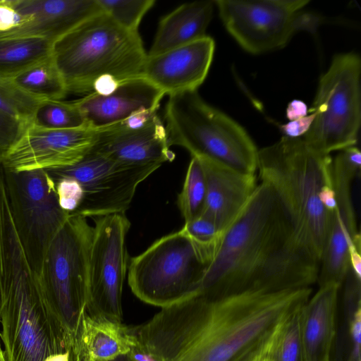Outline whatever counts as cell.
<instances>
[{
    "label": "cell",
    "mask_w": 361,
    "mask_h": 361,
    "mask_svg": "<svg viewBox=\"0 0 361 361\" xmlns=\"http://www.w3.org/2000/svg\"><path fill=\"white\" fill-rule=\"evenodd\" d=\"M311 294V288L224 296L197 292L132 329L154 361H235Z\"/></svg>",
    "instance_id": "1"
},
{
    "label": "cell",
    "mask_w": 361,
    "mask_h": 361,
    "mask_svg": "<svg viewBox=\"0 0 361 361\" xmlns=\"http://www.w3.org/2000/svg\"><path fill=\"white\" fill-rule=\"evenodd\" d=\"M319 271V262L298 241L276 197L260 183L224 231L197 292L224 296L310 288Z\"/></svg>",
    "instance_id": "2"
},
{
    "label": "cell",
    "mask_w": 361,
    "mask_h": 361,
    "mask_svg": "<svg viewBox=\"0 0 361 361\" xmlns=\"http://www.w3.org/2000/svg\"><path fill=\"white\" fill-rule=\"evenodd\" d=\"M0 283L6 361H44L78 342L47 306L8 218L0 220Z\"/></svg>",
    "instance_id": "3"
},
{
    "label": "cell",
    "mask_w": 361,
    "mask_h": 361,
    "mask_svg": "<svg viewBox=\"0 0 361 361\" xmlns=\"http://www.w3.org/2000/svg\"><path fill=\"white\" fill-rule=\"evenodd\" d=\"M332 158L310 147L302 137H282L258 149L261 183L272 191L299 243L320 264L332 214L321 202L332 183Z\"/></svg>",
    "instance_id": "4"
},
{
    "label": "cell",
    "mask_w": 361,
    "mask_h": 361,
    "mask_svg": "<svg viewBox=\"0 0 361 361\" xmlns=\"http://www.w3.org/2000/svg\"><path fill=\"white\" fill-rule=\"evenodd\" d=\"M147 54L138 32L120 26L104 11L54 41L51 58L67 92L90 94L100 79L142 76Z\"/></svg>",
    "instance_id": "5"
},
{
    "label": "cell",
    "mask_w": 361,
    "mask_h": 361,
    "mask_svg": "<svg viewBox=\"0 0 361 361\" xmlns=\"http://www.w3.org/2000/svg\"><path fill=\"white\" fill-rule=\"evenodd\" d=\"M169 146L245 173L257 171L258 149L232 118L205 102L197 90L169 96L164 111Z\"/></svg>",
    "instance_id": "6"
},
{
    "label": "cell",
    "mask_w": 361,
    "mask_h": 361,
    "mask_svg": "<svg viewBox=\"0 0 361 361\" xmlns=\"http://www.w3.org/2000/svg\"><path fill=\"white\" fill-rule=\"evenodd\" d=\"M215 251L191 239L182 229L154 241L128 266V282L141 301L161 308L199 290Z\"/></svg>",
    "instance_id": "7"
},
{
    "label": "cell",
    "mask_w": 361,
    "mask_h": 361,
    "mask_svg": "<svg viewBox=\"0 0 361 361\" xmlns=\"http://www.w3.org/2000/svg\"><path fill=\"white\" fill-rule=\"evenodd\" d=\"M92 235L86 217L70 215L49 243L37 276L47 306L75 335L87 306Z\"/></svg>",
    "instance_id": "8"
},
{
    "label": "cell",
    "mask_w": 361,
    "mask_h": 361,
    "mask_svg": "<svg viewBox=\"0 0 361 361\" xmlns=\"http://www.w3.org/2000/svg\"><path fill=\"white\" fill-rule=\"evenodd\" d=\"M361 61L353 52L335 56L321 77L313 106L314 119L302 137L325 154L355 146L361 122Z\"/></svg>",
    "instance_id": "9"
},
{
    "label": "cell",
    "mask_w": 361,
    "mask_h": 361,
    "mask_svg": "<svg viewBox=\"0 0 361 361\" xmlns=\"http://www.w3.org/2000/svg\"><path fill=\"white\" fill-rule=\"evenodd\" d=\"M214 2L228 33L253 54L280 49L300 31L314 33L322 23L319 16L304 10L308 0Z\"/></svg>",
    "instance_id": "10"
},
{
    "label": "cell",
    "mask_w": 361,
    "mask_h": 361,
    "mask_svg": "<svg viewBox=\"0 0 361 361\" xmlns=\"http://www.w3.org/2000/svg\"><path fill=\"white\" fill-rule=\"evenodd\" d=\"M4 174L18 235L38 276L49 243L70 214L61 207L54 183L44 169H4Z\"/></svg>",
    "instance_id": "11"
},
{
    "label": "cell",
    "mask_w": 361,
    "mask_h": 361,
    "mask_svg": "<svg viewBox=\"0 0 361 361\" xmlns=\"http://www.w3.org/2000/svg\"><path fill=\"white\" fill-rule=\"evenodd\" d=\"M160 166L123 164L91 148L73 164L44 170L51 180H74L82 197L75 215L97 218L125 213L140 183Z\"/></svg>",
    "instance_id": "12"
},
{
    "label": "cell",
    "mask_w": 361,
    "mask_h": 361,
    "mask_svg": "<svg viewBox=\"0 0 361 361\" xmlns=\"http://www.w3.org/2000/svg\"><path fill=\"white\" fill-rule=\"evenodd\" d=\"M130 227L125 213L94 218L85 309L90 315L122 320V292L128 266L126 237Z\"/></svg>",
    "instance_id": "13"
},
{
    "label": "cell",
    "mask_w": 361,
    "mask_h": 361,
    "mask_svg": "<svg viewBox=\"0 0 361 361\" xmlns=\"http://www.w3.org/2000/svg\"><path fill=\"white\" fill-rule=\"evenodd\" d=\"M92 149L126 165L172 161L165 126L157 111H142L111 126L97 129Z\"/></svg>",
    "instance_id": "14"
},
{
    "label": "cell",
    "mask_w": 361,
    "mask_h": 361,
    "mask_svg": "<svg viewBox=\"0 0 361 361\" xmlns=\"http://www.w3.org/2000/svg\"><path fill=\"white\" fill-rule=\"evenodd\" d=\"M96 135V130L88 127L54 130L30 123L0 164L13 171L68 166L91 149Z\"/></svg>",
    "instance_id": "15"
},
{
    "label": "cell",
    "mask_w": 361,
    "mask_h": 361,
    "mask_svg": "<svg viewBox=\"0 0 361 361\" xmlns=\"http://www.w3.org/2000/svg\"><path fill=\"white\" fill-rule=\"evenodd\" d=\"M360 166L340 152L333 159L331 173L336 199L330 228L320 261L319 286L336 282L342 285L349 267L348 247L360 237L353 203L351 186L360 173Z\"/></svg>",
    "instance_id": "16"
},
{
    "label": "cell",
    "mask_w": 361,
    "mask_h": 361,
    "mask_svg": "<svg viewBox=\"0 0 361 361\" xmlns=\"http://www.w3.org/2000/svg\"><path fill=\"white\" fill-rule=\"evenodd\" d=\"M215 44L204 36L166 52L147 56L142 76L169 96L195 91L208 74Z\"/></svg>",
    "instance_id": "17"
},
{
    "label": "cell",
    "mask_w": 361,
    "mask_h": 361,
    "mask_svg": "<svg viewBox=\"0 0 361 361\" xmlns=\"http://www.w3.org/2000/svg\"><path fill=\"white\" fill-rule=\"evenodd\" d=\"M164 94L143 76L121 82L108 94L92 92L74 102L86 126L99 129L142 111H157Z\"/></svg>",
    "instance_id": "18"
},
{
    "label": "cell",
    "mask_w": 361,
    "mask_h": 361,
    "mask_svg": "<svg viewBox=\"0 0 361 361\" xmlns=\"http://www.w3.org/2000/svg\"><path fill=\"white\" fill-rule=\"evenodd\" d=\"M25 19L16 30L0 35H35L51 42L103 10L97 0H11Z\"/></svg>",
    "instance_id": "19"
},
{
    "label": "cell",
    "mask_w": 361,
    "mask_h": 361,
    "mask_svg": "<svg viewBox=\"0 0 361 361\" xmlns=\"http://www.w3.org/2000/svg\"><path fill=\"white\" fill-rule=\"evenodd\" d=\"M198 159L206 180L202 214L224 232L255 192L258 185L256 175L242 173L207 159Z\"/></svg>",
    "instance_id": "20"
},
{
    "label": "cell",
    "mask_w": 361,
    "mask_h": 361,
    "mask_svg": "<svg viewBox=\"0 0 361 361\" xmlns=\"http://www.w3.org/2000/svg\"><path fill=\"white\" fill-rule=\"evenodd\" d=\"M341 286L336 282L319 286L301 308L300 333L305 361L331 360Z\"/></svg>",
    "instance_id": "21"
},
{
    "label": "cell",
    "mask_w": 361,
    "mask_h": 361,
    "mask_svg": "<svg viewBox=\"0 0 361 361\" xmlns=\"http://www.w3.org/2000/svg\"><path fill=\"white\" fill-rule=\"evenodd\" d=\"M76 337L86 361H113L128 354L137 342L132 327L85 311Z\"/></svg>",
    "instance_id": "22"
},
{
    "label": "cell",
    "mask_w": 361,
    "mask_h": 361,
    "mask_svg": "<svg viewBox=\"0 0 361 361\" xmlns=\"http://www.w3.org/2000/svg\"><path fill=\"white\" fill-rule=\"evenodd\" d=\"M214 1L186 3L160 21L147 56H155L206 36L212 18Z\"/></svg>",
    "instance_id": "23"
},
{
    "label": "cell",
    "mask_w": 361,
    "mask_h": 361,
    "mask_svg": "<svg viewBox=\"0 0 361 361\" xmlns=\"http://www.w3.org/2000/svg\"><path fill=\"white\" fill-rule=\"evenodd\" d=\"M51 40L35 35H0V79L12 80L51 56Z\"/></svg>",
    "instance_id": "24"
},
{
    "label": "cell",
    "mask_w": 361,
    "mask_h": 361,
    "mask_svg": "<svg viewBox=\"0 0 361 361\" xmlns=\"http://www.w3.org/2000/svg\"><path fill=\"white\" fill-rule=\"evenodd\" d=\"M12 80L22 90L40 100H61L68 93L51 56Z\"/></svg>",
    "instance_id": "25"
},
{
    "label": "cell",
    "mask_w": 361,
    "mask_h": 361,
    "mask_svg": "<svg viewBox=\"0 0 361 361\" xmlns=\"http://www.w3.org/2000/svg\"><path fill=\"white\" fill-rule=\"evenodd\" d=\"M286 317L273 332L269 345L270 361H305L300 333V310Z\"/></svg>",
    "instance_id": "26"
},
{
    "label": "cell",
    "mask_w": 361,
    "mask_h": 361,
    "mask_svg": "<svg viewBox=\"0 0 361 361\" xmlns=\"http://www.w3.org/2000/svg\"><path fill=\"white\" fill-rule=\"evenodd\" d=\"M31 123L38 127L54 130L87 127L75 102L61 100H42L33 114Z\"/></svg>",
    "instance_id": "27"
},
{
    "label": "cell",
    "mask_w": 361,
    "mask_h": 361,
    "mask_svg": "<svg viewBox=\"0 0 361 361\" xmlns=\"http://www.w3.org/2000/svg\"><path fill=\"white\" fill-rule=\"evenodd\" d=\"M206 197V180L200 159L192 157L177 205L185 222L202 214Z\"/></svg>",
    "instance_id": "28"
},
{
    "label": "cell",
    "mask_w": 361,
    "mask_h": 361,
    "mask_svg": "<svg viewBox=\"0 0 361 361\" xmlns=\"http://www.w3.org/2000/svg\"><path fill=\"white\" fill-rule=\"evenodd\" d=\"M97 1L103 11L117 24L132 32H138L142 18L155 4L154 0Z\"/></svg>",
    "instance_id": "29"
},
{
    "label": "cell",
    "mask_w": 361,
    "mask_h": 361,
    "mask_svg": "<svg viewBox=\"0 0 361 361\" xmlns=\"http://www.w3.org/2000/svg\"><path fill=\"white\" fill-rule=\"evenodd\" d=\"M42 100L26 93L12 80L0 79V111L27 123Z\"/></svg>",
    "instance_id": "30"
},
{
    "label": "cell",
    "mask_w": 361,
    "mask_h": 361,
    "mask_svg": "<svg viewBox=\"0 0 361 361\" xmlns=\"http://www.w3.org/2000/svg\"><path fill=\"white\" fill-rule=\"evenodd\" d=\"M181 229L195 242L215 252L223 234L214 221L202 214L185 221Z\"/></svg>",
    "instance_id": "31"
},
{
    "label": "cell",
    "mask_w": 361,
    "mask_h": 361,
    "mask_svg": "<svg viewBox=\"0 0 361 361\" xmlns=\"http://www.w3.org/2000/svg\"><path fill=\"white\" fill-rule=\"evenodd\" d=\"M28 123L0 111V161L16 145Z\"/></svg>",
    "instance_id": "32"
},
{
    "label": "cell",
    "mask_w": 361,
    "mask_h": 361,
    "mask_svg": "<svg viewBox=\"0 0 361 361\" xmlns=\"http://www.w3.org/2000/svg\"><path fill=\"white\" fill-rule=\"evenodd\" d=\"M25 21V18L14 8L11 0H0V35L16 30Z\"/></svg>",
    "instance_id": "33"
},
{
    "label": "cell",
    "mask_w": 361,
    "mask_h": 361,
    "mask_svg": "<svg viewBox=\"0 0 361 361\" xmlns=\"http://www.w3.org/2000/svg\"><path fill=\"white\" fill-rule=\"evenodd\" d=\"M314 113H310L306 116L291 121L281 126V129L286 137L290 138L301 137L308 131L314 119Z\"/></svg>",
    "instance_id": "34"
},
{
    "label": "cell",
    "mask_w": 361,
    "mask_h": 361,
    "mask_svg": "<svg viewBox=\"0 0 361 361\" xmlns=\"http://www.w3.org/2000/svg\"><path fill=\"white\" fill-rule=\"evenodd\" d=\"M272 334L235 361H270L268 356V350Z\"/></svg>",
    "instance_id": "35"
},
{
    "label": "cell",
    "mask_w": 361,
    "mask_h": 361,
    "mask_svg": "<svg viewBox=\"0 0 361 361\" xmlns=\"http://www.w3.org/2000/svg\"><path fill=\"white\" fill-rule=\"evenodd\" d=\"M78 342L64 350L47 357L44 361H83Z\"/></svg>",
    "instance_id": "36"
},
{
    "label": "cell",
    "mask_w": 361,
    "mask_h": 361,
    "mask_svg": "<svg viewBox=\"0 0 361 361\" xmlns=\"http://www.w3.org/2000/svg\"><path fill=\"white\" fill-rule=\"evenodd\" d=\"M308 114L306 104L298 99L291 101L286 108V117L290 121L302 118Z\"/></svg>",
    "instance_id": "37"
},
{
    "label": "cell",
    "mask_w": 361,
    "mask_h": 361,
    "mask_svg": "<svg viewBox=\"0 0 361 361\" xmlns=\"http://www.w3.org/2000/svg\"><path fill=\"white\" fill-rule=\"evenodd\" d=\"M113 361H134L128 354L118 357Z\"/></svg>",
    "instance_id": "38"
},
{
    "label": "cell",
    "mask_w": 361,
    "mask_h": 361,
    "mask_svg": "<svg viewBox=\"0 0 361 361\" xmlns=\"http://www.w3.org/2000/svg\"><path fill=\"white\" fill-rule=\"evenodd\" d=\"M2 305H3V295H2L1 285V283H0V322H1V314Z\"/></svg>",
    "instance_id": "39"
},
{
    "label": "cell",
    "mask_w": 361,
    "mask_h": 361,
    "mask_svg": "<svg viewBox=\"0 0 361 361\" xmlns=\"http://www.w3.org/2000/svg\"><path fill=\"white\" fill-rule=\"evenodd\" d=\"M0 361H6L4 351L2 349L1 344H0Z\"/></svg>",
    "instance_id": "40"
},
{
    "label": "cell",
    "mask_w": 361,
    "mask_h": 361,
    "mask_svg": "<svg viewBox=\"0 0 361 361\" xmlns=\"http://www.w3.org/2000/svg\"><path fill=\"white\" fill-rule=\"evenodd\" d=\"M83 361H86L85 360H84Z\"/></svg>",
    "instance_id": "41"
}]
</instances>
